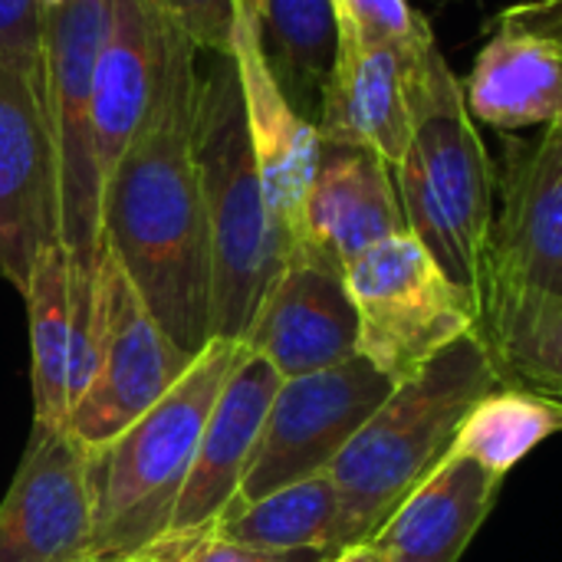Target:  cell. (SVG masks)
Listing matches in <instances>:
<instances>
[{"label":"cell","mask_w":562,"mask_h":562,"mask_svg":"<svg viewBox=\"0 0 562 562\" xmlns=\"http://www.w3.org/2000/svg\"><path fill=\"white\" fill-rule=\"evenodd\" d=\"M408 109L412 138L392 168L408 234L484 310L497 175L438 43L412 56Z\"/></svg>","instance_id":"obj_3"},{"label":"cell","mask_w":562,"mask_h":562,"mask_svg":"<svg viewBox=\"0 0 562 562\" xmlns=\"http://www.w3.org/2000/svg\"><path fill=\"white\" fill-rule=\"evenodd\" d=\"M257 10V30L263 56L303 112V105L319 109L323 86L333 72L339 49V16L333 0H250Z\"/></svg>","instance_id":"obj_22"},{"label":"cell","mask_w":562,"mask_h":562,"mask_svg":"<svg viewBox=\"0 0 562 562\" xmlns=\"http://www.w3.org/2000/svg\"><path fill=\"white\" fill-rule=\"evenodd\" d=\"M507 385L481 329L441 349L418 375L395 385L329 468L336 524L326 560L372 540L405 497L431 477L481 398Z\"/></svg>","instance_id":"obj_2"},{"label":"cell","mask_w":562,"mask_h":562,"mask_svg":"<svg viewBox=\"0 0 562 562\" xmlns=\"http://www.w3.org/2000/svg\"><path fill=\"white\" fill-rule=\"evenodd\" d=\"M76 562H105V560H95V557H89V560H76Z\"/></svg>","instance_id":"obj_32"},{"label":"cell","mask_w":562,"mask_h":562,"mask_svg":"<svg viewBox=\"0 0 562 562\" xmlns=\"http://www.w3.org/2000/svg\"><path fill=\"white\" fill-rule=\"evenodd\" d=\"M135 562H326L316 553H263L254 547L231 543L217 533H198L191 540H161Z\"/></svg>","instance_id":"obj_28"},{"label":"cell","mask_w":562,"mask_h":562,"mask_svg":"<svg viewBox=\"0 0 562 562\" xmlns=\"http://www.w3.org/2000/svg\"><path fill=\"white\" fill-rule=\"evenodd\" d=\"M468 112L497 132L562 119V0L510 7L464 82Z\"/></svg>","instance_id":"obj_15"},{"label":"cell","mask_w":562,"mask_h":562,"mask_svg":"<svg viewBox=\"0 0 562 562\" xmlns=\"http://www.w3.org/2000/svg\"><path fill=\"white\" fill-rule=\"evenodd\" d=\"M59 3H69V0H43V7H59Z\"/></svg>","instance_id":"obj_31"},{"label":"cell","mask_w":562,"mask_h":562,"mask_svg":"<svg viewBox=\"0 0 562 562\" xmlns=\"http://www.w3.org/2000/svg\"><path fill=\"white\" fill-rule=\"evenodd\" d=\"M415 53L402 46H359L339 36L336 63L316 109L319 138L369 148L395 168L412 138L408 66Z\"/></svg>","instance_id":"obj_20"},{"label":"cell","mask_w":562,"mask_h":562,"mask_svg":"<svg viewBox=\"0 0 562 562\" xmlns=\"http://www.w3.org/2000/svg\"><path fill=\"white\" fill-rule=\"evenodd\" d=\"M240 356V342L211 339L142 418L102 448H86L95 560L135 562L165 540L204 425Z\"/></svg>","instance_id":"obj_4"},{"label":"cell","mask_w":562,"mask_h":562,"mask_svg":"<svg viewBox=\"0 0 562 562\" xmlns=\"http://www.w3.org/2000/svg\"><path fill=\"white\" fill-rule=\"evenodd\" d=\"M501 484L504 477L484 464L448 451L372 540L389 562H461L491 517Z\"/></svg>","instance_id":"obj_21"},{"label":"cell","mask_w":562,"mask_h":562,"mask_svg":"<svg viewBox=\"0 0 562 562\" xmlns=\"http://www.w3.org/2000/svg\"><path fill=\"white\" fill-rule=\"evenodd\" d=\"M95 277L76 270L59 240L43 247L30 270L23 303L33 352V425L66 428V415L92 375Z\"/></svg>","instance_id":"obj_16"},{"label":"cell","mask_w":562,"mask_h":562,"mask_svg":"<svg viewBox=\"0 0 562 562\" xmlns=\"http://www.w3.org/2000/svg\"><path fill=\"white\" fill-rule=\"evenodd\" d=\"M151 3L198 49H204L211 56L231 53V33H234V3L231 0H151Z\"/></svg>","instance_id":"obj_27"},{"label":"cell","mask_w":562,"mask_h":562,"mask_svg":"<svg viewBox=\"0 0 562 562\" xmlns=\"http://www.w3.org/2000/svg\"><path fill=\"white\" fill-rule=\"evenodd\" d=\"M198 46L175 30L145 125L102 188V247L158 326L198 359L211 333V227L194 158Z\"/></svg>","instance_id":"obj_1"},{"label":"cell","mask_w":562,"mask_h":562,"mask_svg":"<svg viewBox=\"0 0 562 562\" xmlns=\"http://www.w3.org/2000/svg\"><path fill=\"white\" fill-rule=\"evenodd\" d=\"M95 359L92 375L66 415V431L82 448H102L142 418L188 369L175 339L158 326L119 260L102 247L95 277Z\"/></svg>","instance_id":"obj_8"},{"label":"cell","mask_w":562,"mask_h":562,"mask_svg":"<svg viewBox=\"0 0 562 562\" xmlns=\"http://www.w3.org/2000/svg\"><path fill=\"white\" fill-rule=\"evenodd\" d=\"M481 336L507 385L562 402V300L494 293L481 310Z\"/></svg>","instance_id":"obj_23"},{"label":"cell","mask_w":562,"mask_h":562,"mask_svg":"<svg viewBox=\"0 0 562 562\" xmlns=\"http://www.w3.org/2000/svg\"><path fill=\"white\" fill-rule=\"evenodd\" d=\"M194 158L211 227V333L244 342L293 244L273 221L231 53L211 56L194 99Z\"/></svg>","instance_id":"obj_5"},{"label":"cell","mask_w":562,"mask_h":562,"mask_svg":"<svg viewBox=\"0 0 562 562\" xmlns=\"http://www.w3.org/2000/svg\"><path fill=\"white\" fill-rule=\"evenodd\" d=\"M497 181L484 300L494 293L562 300V119L537 142L510 145Z\"/></svg>","instance_id":"obj_11"},{"label":"cell","mask_w":562,"mask_h":562,"mask_svg":"<svg viewBox=\"0 0 562 562\" xmlns=\"http://www.w3.org/2000/svg\"><path fill=\"white\" fill-rule=\"evenodd\" d=\"M336 510V487L329 474H323L267 494L254 504H231L211 533L263 553H316L326 560Z\"/></svg>","instance_id":"obj_24"},{"label":"cell","mask_w":562,"mask_h":562,"mask_svg":"<svg viewBox=\"0 0 562 562\" xmlns=\"http://www.w3.org/2000/svg\"><path fill=\"white\" fill-rule=\"evenodd\" d=\"M92 557L89 451L66 431L33 425L0 501V562H76Z\"/></svg>","instance_id":"obj_12"},{"label":"cell","mask_w":562,"mask_h":562,"mask_svg":"<svg viewBox=\"0 0 562 562\" xmlns=\"http://www.w3.org/2000/svg\"><path fill=\"white\" fill-rule=\"evenodd\" d=\"M405 231L392 168L369 148L323 142L296 247L346 270L369 247Z\"/></svg>","instance_id":"obj_18"},{"label":"cell","mask_w":562,"mask_h":562,"mask_svg":"<svg viewBox=\"0 0 562 562\" xmlns=\"http://www.w3.org/2000/svg\"><path fill=\"white\" fill-rule=\"evenodd\" d=\"M59 240V171L46 72L0 59V280L20 296L43 247Z\"/></svg>","instance_id":"obj_10"},{"label":"cell","mask_w":562,"mask_h":562,"mask_svg":"<svg viewBox=\"0 0 562 562\" xmlns=\"http://www.w3.org/2000/svg\"><path fill=\"white\" fill-rule=\"evenodd\" d=\"M280 385V372L267 359L244 349L204 425L191 474L184 481L165 540L178 543L207 533L237 501V491L250 471L267 412Z\"/></svg>","instance_id":"obj_17"},{"label":"cell","mask_w":562,"mask_h":562,"mask_svg":"<svg viewBox=\"0 0 562 562\" xmlns=\"http://www.w3.org/2000/svg\"><path fill=\"white\" fill-rule=\"evenodd\" d=\"M346 286L359 313V356L395 385L481 329L477 303L408 231L356 257L346 267Z\"/></svg>","instance_id":"obj_6"},{"label":"cell","mask_w":562,"mask_h":562,"mask_svg":"<svg viewBox=\"0 0 562 562\" xmlns=\"http://www.w3.org/2000/svg\"><path fill=\"white\" fill-rule=\"evenodd\" d=\"M562 435V402L553 395L501 385L474 405L451 441V454L484 464L491 474L507 477L533 448Z\"/></svg>","instance_id":"obj_25"},{"label":"cell","mask_w":562,"mask_h":562,"mask_svg":"<svg viewBox=\"0 0 562 562\" xmlns=\"http://www.w3.org/2000/svg\"><path fill=\"white\" fill-rule=\"evenodd\" d=\"M231 3H234L231 59L240 79L244 115L263 181V198L273 221L280 224V231L290 237L296 250L303 234L306 194L319 168L323 138L316 132V122L306 119L277 82L260 46L254 3L250 0H231Z\"/></svg>","instance_id":"obj_14"},{"label":"cell","mask_w":562,"mask_h":562,"mask_svg":"<svg viewBox=\"0 0 562 562\" xmlns=\"http://www.w3.org/2000/svg\"><path fill=\"white\" fill-rule=\"evenodd\" d=\"M112 0H69L46 7L43 66L46 112L59 171V244L69 263L89 277L102 260V168L92 125L95 56Z\"/></svg>","instance_id":"obj_7"},{"label":"cell","mask_w":562,"mask_h":562,"mask_svg":"<svg viewBox=\"0 0 562 562\" xmlns=\"http://www.w3.org/2000/svg\"><path fill=\"white\" fill-rule=\"evenodd\" d=\"M329 562H389L385 553L379 550L375 540H366V543H356V547H346L342 553H336Z\"/></svg>","instance_id":"obj_30"},{"label":"cell","mask_w":562,"mask_h":562,"mask_svg":"<svg viewBox=\"0 0 562 562\" xmlns=\"http://www.w3.org/2000/svg\"><path fill=\"white\" fill-rule=\"evenodd\" d=\"M46 7L43 0H0V59L46 72L43 66Z\"/></svg>","instance_id":"obj_29"},{"label":"cell","mask_w":562,"mask_h":562,"mask_svg":"<svg viewBox=\"0 0 562 562\" xmlns=\"http://www.w3.org/2000/svg\"><path fill=\"white\" fill-rule=\"evenodd\" d=\"M392 392L395 382L366 356L313 375L283 379L234 504H254L300 481L329 474L342 448Z\"/></svg>","instance_id":"obj_9"},{"label":"cell","mask_w":562,"mask_h":562,"mask_svg":"<svg viewBox=\"0 0 562 562\" xmlns=\"http://www.w3.org/2000/svg\"><path fill=\"white\" fill-rule=\"evenodd\" d=\"M339 36L359 46H402L422 49L435 43L428 20L408 0H339Z\"/></svg>","instance_id":"obj_26"},{"label":"cell","mask_w":562,"mask_h":562,"mask_svg":"<svg viewBox=\"0 0 562 562\" xmlns=\"http://www.w3.org/2000/svg\"><path fill=\"white\" fill-rule=\"evenodd\" d=\"M175 26L151 0H112L92 76V125L102 188L155 102Z\"/></svg>","instance_id":"obj_19"},{"label":"cell","mask_w":562,"mask_h":562,"mask_svg":"<svg viewBox=\"0 0 562 562\" xmlns=\"http://www.w3.org/2000/svg\"><path fill=\"white\" fill-rule=\"evenodd\" d=\"M240 346L267 359L280 379L313 375L359 356V313L346 270L296 247Z\"/></svg>","instance_id":"obj_13"}]
</instances>
